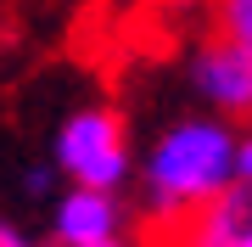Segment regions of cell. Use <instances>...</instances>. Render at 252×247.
I'll return each instance as SVG.
<instances>
[{
	"instance_id": "9c48e42d",
	"label": "cell",
	"mask_w": 252,
	"mask_h": 247,
	"mask_svg": "<svg viewBox=\"0 0 252 247\" xmlns=\"http://www.w3.org/2000/svg\"><path fill=\"white\" fill-rule=\"evenodd\" d=\"M0 247H34V242H23V236H17L11 225H0Z\"/></svg>"
},
{
	"instance_id": "ba28073f",
	"label": "cell",
	"mask_w": 252,
	"mask_h": 247,
	"mask_svg": "<svg viewBox=\"0 0 252 247\" xmlns=\"http://www.w3.org/2000/svg\"><path fill=\"white\" fill-rule=\"evenodd\" d=\"M235 185L252 191V129H235Z\"/></svg>"
},
{
	"instance_id": "8992f818",
	"label": "cell",
	"mask_w": 252,
	"mask_h": 247,
	"mask_svg": "<svg viewBox=\"0 0 252 247\" xmlns=\"http://www.w3.org/2000/svg\"><path fill=\"white\" fill-rule=\"evenodd\" d=\"M219 34L252 56V0H219Z\"/></svg>"
},
{
	"instance_id": "52a82bcc",
	"label": "cell",
	"mask_w": 252,
	"mask_h": 247,
	"mask_svg": "<svg viewBox=\"0 0 252 247\" xmlns=\"http://www.w3.org/2000/svg\"><path fill=\"white\" fill-rule=\"evenodd\" d=\"M56 180H62V174H56V163H28V169H23L28 197H51V191H56Z\"/></svg>"
},
{
	"instance_id": "3957f363",
	"label": "cell",
	"mask_w": 252,
	"mask_h": 247,
	"mask_svg": "<svg viewBox=\"0 0 252 247\" xmlns=\"http://www.w3.org/2000/svg\"><path fill=\"white\" fill-rule=\"evenodd\" d=\"M190 90L219 118H247L252 112V56L241 45H230L224 34L196 45V56H190Z\"/></svg>"
},
{
	"instance_id": "7a4b0ae2",
	"label": "cell",
	"mask_w": 252,
	"mask_h": 247,
	"mask_svg": "<svg viewBox=\"0 0 252 247\" xmlns=\"http://www.w3.org/2000/svg\"><path fill=\"white\" fill-rule=\"evenodd\" d=\"M56 174H67L73 185L90 191H124V180L135 174V152H129V129L112 107H79L67 112L51 146Z\"/></svg>"
},
{
	"instance_id": "5b68a950",
	"label": "cell",
	"mask_w": 252,
	"mask_h": 247,
	"mask_svg": "<svg viewBox=\"0 0 252 247\" xmlns=\"http://www.w3.org/2000/svg\"><path fill=\"white\" fill-rule=\"evenodd\" d=\"M180 225H185V247H230L252 225V191L247 185H224V191L207 197L202 208L180 213Z\"/></svg>"
},
{
	"instance_id": "277c9868",
	"label": "cell",
	"mask_w": 252,
	"mask_h": 247,
	"mask_svg": "<svg viewBox=\"0 0 252 247\" xmlns=\"http://www.w3.org/2000/svg\"><path fill=\"white\" fill-rule=\"evenodd\" d=\"M51 230H56V242H62V247L118 236V230H124L118 191H90V185H73V191H62V197H56V208H51Z\"/></svg>"
},
{
	"instance_id": "6da1fadb",
	"label": "cell",
	"mask_w": 252,
	"mask_h": 247,
	"mask_svg": "<svg viewBox=\"0 0 252 247\" xmlns=\"http://www.w3.org/2000/svg\"><path fill=\"white\" fill-rule=\"evenodd\" d=\"M140 185H146V208L157 219H180V213L202 208L207 197L235 185V124L219 112L174 118L146 152Z\"/></svg>"
},
{
	"instance_id": "8fae6325",
	"label": "cell",
	"mask_w": 252,
	"mask_h": 247,
	"mask_svg": "<svg viewBox=\"0 0 252 247\" xmlns=\"http://www.w3.org/2000/svg\"><path fill=\"white\" fill-rule=\"evenodd\" d=\"M230 247H252V225H247V230H241V236H235Z\"/></svg>"
},
{
	"instance_id": "30bf717a",
	"label": "cell",
	"mask_w": 252,
	"mask_h": 247,
	"mask_svg": "<svg viewBox=\"0 0 252 247\" xmlns=\"http://www.w3.org/2000/svg\"><path fill=\"white\" fill-rule=\"evenodd\" d=\"M73 247H129V242H124V230H118V236H101V242H73Z\"/></svg>"
}]
</instances>
